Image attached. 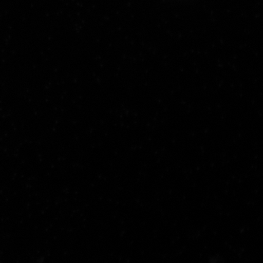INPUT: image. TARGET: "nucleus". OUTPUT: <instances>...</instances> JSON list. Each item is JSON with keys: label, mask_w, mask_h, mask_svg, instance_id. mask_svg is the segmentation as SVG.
<instances>
[]
</instances>
